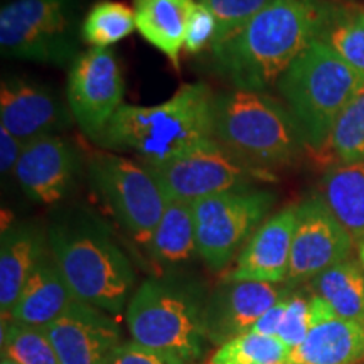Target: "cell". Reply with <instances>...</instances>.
Here are the masks:
<instances>
[{
  "label": "cell",
  "mask_w": 364,
  "mask_h": 364,
  "mask_svg": "<svg viewBox=\"0 0 364 364\" xmlns=\"http://www.w3.org/2000/svg\"><path fill=\"white\" fill-rule=\"evenodd\" d=\"M199 2H203L215 16V44H220L247 26L257 14H260L275 0H199Z\"/></svg>",
  "instance_id": "cell-30"
},
{
  "label": "cell",
  "mask_w": 364,
  "mask_h": 364,
  "mask_svg": "<svg viewBox=\"0 0 364 364\" xmlns=\"http://www.w3.org/2000/svg\"><path fill=\"white\" fill-rule=\"evenodd\" d=\"M213 139L253 169L290 166L306 147L289 108L265 91L235 88L215 100Z\"/></svg>",
  "instance_id": "cell-4"
},
{
  "label": "cell",
  "mask_w": 364,
  "mask_h": 364,
  "mask_svg": "<svg viewBox=\"0 0 364 364\" xmlns=\"http://www.w3.org/2000/svg\"><path fill=\"white\" fill-rule=\"evenodd\" d=\"M318 198L359 245L364 238V161L332 166L322 177Z\"/></svg>",
  "instance_id": "cell-22"
},
{
  "label": "cell",
  "mask_w": 364,
  "mask_h": 364,
  "mask_svg": "<svg viewBox=\"0 0 364 364\" xmlns=\"http://www.w3.org/2000/svg\"><path fill=\"white\" fill-rule=\"evenodd\" d=\"M299 204H289L267 218L240 250L235 268L225 282H267L285 284L289 275L290 252L297 225Z\"/></svg>",
  "instance_id": "cell-17"
},
{
  "label": "cell",
  "mask_w": 364,
  "mask_h": 364,
  "mask_svg": "<svg viewBox=\"0 0 364 364\" xmlns=\"http://www.w3.org/2000/svg\"><path fill=\"white\" fill-rule=\"evenodd\" d=\"M73 115L48 86L38 81L11 76L0 85V127L24 145L46 136L59 135L71 125Z\"/></svg>",
  "instance_id": "cell-13"
},
{
  "label": "cell",
  "mask_w": 364,
  "mask_h": 364,
  "mask_svg": "<svg viewBox=\"0 0 364 364\" xmlns=\"http://www.w3.org/2000/svg\"><path fill=\"white\" fill-rule=\"evenodd\" d=\"M331 7L318 0H275L213 46L218 70L235 88L265 91L318 39Z\"/></svg>",
  "instance_id": "cell-1"
},
{
  "label": "cell",
  "mask_w": 364,
  "mask_h": 364,
  "mask_svg": "<svg viewBox=\"0 0 364 364\" xmlns=\"http://www.w3.org/2000/svg\"><path fill=\"white\" fill-rule=\"evenodd\" d=\"M290 287L267 282H223L206 300L204 324L209 343L218 348L250 332L263 314L280 302Z\"/></svg>",
  "instance_id": "cell-15"
},
{
  "label": "cell",
  "mask_w": 364,
  "mask_h": 364,
  "mask_svg": "<svg viewBox=\"0 0 364 364\" xmlns=\"http://www.w3.org/2000/svg\"><path fill=\"white\" fill-rule=\"evenodd\" d=\"M358 250H359V262H361V265L364 268V238L359 241L358 245Z\"/></svg>",
  "instance_id": "cell-36"
},
{
  "label": "cell",
  "mask_w": 364,
  "mask_h": 364,
  "mask_svg": "<svg viewBox=\"0 0 364 364\" xmlns=\"http://www.w3.org/2000/svg\"><path fill=\"white\" fill-rule=\"evenodd\" d=\"M144 166L156 176L169 201L194 203L226 191L250 188L257 179H273L270 172L241 162L215 139L169 162Z\"/></svg>",
  "instance_id": "cell-10"
},
{
  "label": "cell",
  "mask_w": 364,
  "mask_h": 364,
  "mask_svg": "<svg viewBox=\"0 0 364 364\" xmlns=\"http://www.w3.org/2000/svg\"><path fill=\"white\" fill-rule=\"evenodd\" d=\"M2 354L19 364H59L44 327L2 321Z\"/></svg>",
  "instance_id": "cell-29"
},
{
  "label": "cell",
  "mask_w": 364,
  "mask_h": 364,
  "mask_svg": "<svg viewBox=\"0 0 364 364\" xmlns=\"http://www.w3.org/2000/svg\"><path fill=\"white\" fill-rule=\"evenodd\" d=\"M285 297L282 299L280 302H277L275 306L270 309V311H267L260 318H258V322L253 326V329H252L253 332L277 338V332H279V327L282 324V318H284V312H285Z\"/></svg>",
  "instance_id": "cell-35"
},
{
  "label": "cell",
  "mask_w": 364,
  "mask_h": 364,
  "mask_svg": "<svg viewBox=\"0 0 364 364\" xmlns=\"http://www.w3.org/2000/svg\"><path fill=\"white\" fill-rule=\"evenodd\" d=\"M80 172L78 150L61 135L26 145L14 176L31 201L51 206L66 198Z\"/></svg>",
  "instance_id": "cell-16"
},
{
  "label": "cell",
  "mask_w": 364,
  "mask_h": 364,
  "mask_svg": "<svg viewBox=\"0 0 364 364\" xmlns=\"http://www.w3.org/2000/svg\"><path fill=\"white\" fill-rule=\"evenodd\" d=\"M112 364H189L176 354L157 351L135 341H127L118 346Z\"/></svg>",
  "instance_id": "cell-33"
},
{
  "label": "cell",
  "mask_w": 364,
  "mask_h": 364,
  "mask_svg": "<svg viewBox=\"0 0 364 364\" xmlns=\"http://www.w3.org/2000/svg\"><path fill=\"white\" fill-rule=\"evenodd\" d=\"M147 252L159 265L172 267L198 255L193 203L171 199L150 238Z\"/></svg>",
  "instance_id": "cell-23"
},
{
  "label": "cell",
  "mask_w": 364,
  "mask_h": 364,
  "mask_svg": "<svg viewBox=\"0 0 364 364\" xmlns=\"http://www.w3.org/2000/svg\"><path fill=\"white\" fill-rule=\"evenodd\" d=\"M194 4L196 0H134L136 31L176 68Z\"/></svg>",
  "instance_id": "cell-21"
},
{
  "label": "cell",
  "mask_w": 364,
  "mask_h": 364,
  "mask_svg": "<svg viewBox=\"0 0 364 364\" xmlns=\"http://www.w3.org/2000/svg\"><path fill=\"white\" fill-rule=\"evenodd\" d=\"M216 41V19L213 12L203 2L196 0L191 11L188 31H186L184 51L189 54H201L206 49H213Z\"/></svg>",
  "instance_id": "cell-32"
},
{
  "label": "cell",
  "mask_w": 364,
  "mask_h": 364,
  "mask_svg": "<svg viewBox=\"0 0 364 364\" xmlns=\"http://www.w3.org/2000/svg\"><path fill=\"white\" fill-rule=\"evenodd\" d=\"M24 149L26 145L17 136H14L7 129L0 127V171L4 176L14 174Z\"/></svg>",
  "instance_id": "cell-34"
},
{
  "label": "cell",
  "mask_w": 364,
  "mask_h": 364,
  "mask_svg": "<svg viewBox=\"0 0 364 364\" xmlns=\"http://www.w3.org/2000/svg\"><path fill=\"white\" fill-rule=\"evenodd\" d=\"M0 364H19V363H16L14 359L6 356V354H2V358H0Z\"/></svg>",
  "instance_id": "cell-37"
},
{
  "label": "cell",
  "mask_w": 364,
  "mask_h": 364,
  "mask_svg": "<svg viewBox=\"0 0 364 364\" xmlns=\"http://www.w3.org/2000/svg\"><path fill=\"white\" fill-rule=\"evenodd\" d=\"M318 39L364 80V9L332 6Z\"/></svg>",
  "instance_id": "cell-25"
},
{
  "label": "cell",
  "mask_w": 364,
  "mask_h": 364,
  "mask_svg": "<svg viewBox=\"0 0 364 364\" xmlns=\"http://www.w3.org/2000/svg\"><path fill=\"white\" fill-rule=\"evenodd\" d=\"M59 364H112L124 341L110 314L78 302L44 327Z\"/></svg>",
  "instance_id": "cell-14"
},
{
  "label": "cell",
  "mask_w": 364,
  "mask_h": 364,
  "mask_svg": "<svg viewBox=\"0 0 364 364\" xmlns=\"http://www.w3.org/2000/svg\"><path fill=\"white\" fill-rule=\"evenodd\" d=\"M125 81L115 53L93 48L81 53L70 68L66 102L73 120L95 142L124 107Z\"/></svg>",
  "instance_id": "cell-11"
},
{
  "label": "cell",
  "mask_w": 364,
  "mask_h": 364,
  "mask_svg": "<svg viewBox=\"0 0 364 364\" xmlns=\"http://www.w3.org/2000/svg\"><path fill=\"white\" fill-rule=\"evenodd\" d=\"M136 29L134 9L113 0H100L86 14L81 38L91 48L108 49Z\"/></svg>",
  "instance_id": "cell-27"
},
{
  "label": "cell",
  "mask_w": 364,
  "mask_h": 364,
  "mask_svg": "<svg viewBox=\"0 0 364 364\" xmlns=\"http://www.w3.org/2000/svg\"><path fill=\"white\" fill-rule=\"evenodd\" d=\"M49 252V241L31 223L4 228L0 240V311L2 321L11 317L12 309L31 279L36 267Z\"/></svg>",
  "instance_id": "cell-18"
},
{
  "label": "cell",
  "mask_w": 364,
  "mask_h": 364,
  "mask_svg": "<svg viewBox=\"0 0 364 364\" xmlns=\"http://www.w3.org/2000/svg\"><path fill=\"white\" fill-rule=\"evenodd\" d=\"M275 86L297 122L306 147L318 156L341 112L363 88L364 80L329 46L316 39Z\"/></svg>",
  "instance_id": "cell-5"
},
{
  "label": "cell",
  "mask_w": 364,
  "mask_h": 364,
  "mask_svg": "<svg viewBox=\"0 0 364 364\" xmlns=\"http://www.w3.org/2000/svg\"><path fill=\"white\" fill-rule=\"evenodd\" d=\"M215 100L206 83H189L162 103H125L98 144L134 152L147 166L169 162L213 139Z\"/></svg>",
  "instance_id": "cell-2"
},
{
  "label": "cell",
  "mask_w": 364,
  "mask_h": 364,
  "mask_svg": "<svg viewBox=\"0 0 364 364\" xmlns=\"http://www.w3.org/2000/svg\"><path fill=\"white\" fill-rule=\"evenodd\" d=\"M48 241L59 270L81 302L112 317L124 312L135 270L103 226L90 220L58 223L49 230Z\"/></svg>",
  "instance_id": "cell-3"
},
{
  "label": "cell",
  "mask_w": 364,
  "mask_h": 364,
  "mask_svg": "<svg viewBox=\"0 0 364 364\" xmlns=\"http://www.w3.org/2000/svg\"><path fill=\"white\" fill-rule=\"evenodd\" d=\"M290 356L279 338L250 331L220 346L209 364H290Z\"/></svg>",
  "instance_id": "cell-28"
},
{
  "label": "cell",
  "mask_w": 364,
  "mask_h": 364,
  "mask_svg": "<svg viewBox=\"0 0 364 364\" xmlns=\"http://www.w3.org/2000/svg\"><path fill=\"white\" fill-rule=\"evenodd\" d=\"M90 179L113 216L139 245L147 247L167 206V196L142 162L115 154H95Z\"/></svg>",
  "instance_id": "cell-8"
},
{
  "label": "cell",
  "mask_w": 364,
  "mask_h": 364,
  "mask_svg": "<svg viewBox=\"0 0 364 364\" xmlns=\"http://www.w3.org/2000/svg\"><path fill=\"white\" fill-rule=\"evenodd\" d=\"M318 157L336 166L364 161V86L341 112Z\"/></svg>",
  "instance_id": "cell-26"
},
{
  "label": "cell",
  "mask_w": 364,
  "mask_h": 364,
  "mask_svg": "<svg viewBox=\"0 0 364 364\" xmlns=\"http://www.w3.org/2000/svg\"><path fill=\"white\" fill-rule=\"evenodd\" d=\"M78 302L81 300L73 294L49 250L27 280L9 318L19 324L46 327Z\"/></svg>",
  "instance_id": "cell-19"
},
{
  "label": "cell",
  "mask_w": 364,
  "mask_h": 364,
  "mask_svg": "<svg viewBox=\"0 0 364 364\" xmlns=\"http://www.w3.org/2000/svg\"><path fill=\"white\" fill-rule=\"evenodd\" d=\"M312 329L311 321V299L302 294H289L285 297V312L277 338L284 343L290 351L299 348Z\"/></svg>",
  "instance_id": "cell-31"
},
{
  "label": "cell",
  "mask_w": 364,
  "mask_h": 364,
  "mask_svg": "<svg viewBox=\"0 0 364 364\" xmlns=\"http://www.w3.org/2000/svg\"><path fill=\"white\" fill-rule=\"evenodd\" d=\"M364 359V324L331 317L312 326L290 364H358Z\"/></svg>",
  "instance_id": "cell-20"
},
{
  "label": "cell",
  "mask_w": 364,
  "mask_h": 364,
  "mask_svg": "<svg viewBox=\"0 0 364 364\" xmlns=\"http://www.w3.org/2000/svg\"><path fill=\"white\" fill-rule=\"evenodd\" d=\"M206 300L194 285L172 279H149L127 306L132 341L176 354L189 364L203 358L208 334Z\"/></svg>",
  "instance_id": "cell-6"
},
{
  "label": "cell",
  "mask_w": 364,
  "mask_h": 364,
  "mask_svg": "<svg viewBox=\"0 0 364 364\" xmlns=\"http://www.w3.org/2000/svg\"><path fill=\"white\" fill-rule=\"evenodd\" d=\"M2 56L41 65H73L78 24L73 0H12L0 11Z\"/></svg>",
  "instance_id": "cell-7"
},
{
  "label": "cell",
  "mask_w": 364,
  "mask_h": 364,
  "mask_svg": "<svg viewBox=\"0 0 364 364\" xmlns=\"http://www.w3.org/2000/svg\"><path fill=\"white\" fill-rule=\"evenodd\" d=\"M275 194L262 189H233L193 203L198 255L211 270H223L263 225Z\"/></svg>",
  "instance_id": "cell-9"
},
{
  "label": "cell",
  "mask_w": 364,
  "mask_h": 364,
  "mask_svg": "<svg viewBox=\"0 0 364 364\" xmlns=\"http://www.w3.org/2000/svg\"><path fill=\"white\" fill-rule=\"evenodd\" d=\"M353 248L351 235L336 220L324 201L312 196L299 204L285 285L311 282L327 268L348 260Z\"/></svg>",
  "instance_id": "cell-12"
},
{
  "label": "cell",
  "mask_w": 364,
  "mask_h": 364,
  "mask_svg": "<svg viewBox=\"0 0 364 364\" xmlns=\"http://www.w3.org/2000/svg\"><path fill=\"white\" fill-rule=\"evenodd\" d=\"M314 295L326 300L339 318L364 324V268L361 262L348 260L327 268L311 280Z\"/></svg>",
  "instance_id": "cell-24"
}]
</instances>
